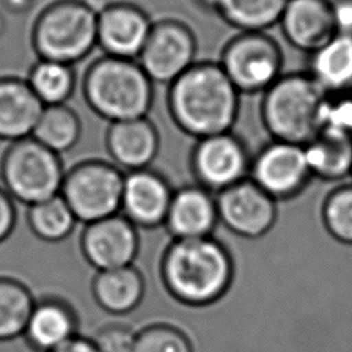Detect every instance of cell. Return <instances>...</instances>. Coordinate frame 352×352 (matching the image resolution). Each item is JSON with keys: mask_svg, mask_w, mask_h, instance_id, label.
Here are the masks:
<instances>
[{"mask_svg": "<svg viewBox=\"0 0 352 352\" xmlns=\"http://www.w3.org/2000/svg\"><path fill=\"white\" fill-rule=\"evenodd\" d=\"M217 221V202L212 191L198 184L173 192L165 224L176 239L210 236Z\"/></svg>", "mask_w": 352, "mask_h": 352, "instance_id": "17", "label": "cell"}, {"mask_svg": "<svg viewBox=\"0 0 352 352\" xmlns=\"http://www.w3.org/2000/svg\"><path fill=\"white\" fill-rule=\"evenodd\" d=\"M322 219L334 239L352 245V183L336 187L326 197Z\"/></svg>", "mask_w": 352, "mask_h": 352, "instance_id": "29", "label": "cell"}, {"mask_svg": "<svg viewBox=\"0 0 352 352\" xmlns=\"http://www.w3.org/2000/svg\"><path fill=\"white\" fill-rule=\"evenodd\" d=\"M323 126L352 135V85L326 94L322 111Z\"/></svg>", "mask_w": 352, "mask_h": 352, "instance_id": "31", "label": "cell"}, {"mask_svg": "<svg viewBox=\"0 0 352 352\" xmlns=\"http://www.w3.org/2000/svg\"><path fill=\"white\" fill-rule=\"evenodd\" d=\"M98 11L84 0H55L36 16L30 43L38 59L74 65L98 45Z\"/></svg>", "mask_w": 352, "mask_h": 352, "instance_id": "5", "label": "cell"}, {"mask_svg": "<svg viewBox=\"0 0 352 352\" xmlns=\"http://www.w3.org/2000/svg\"><path fill=\"white\" fill-rule=\"evenodd\" d=\"M166 103L177 128L202 139L231 132L239 113V91L220 63L195 62L168 85Z\"/></svg>", "mask_w": 352, "mask_h": 352, "instance_id": "1", "label": "cell"}, {"mask_svg": "<svg viewBox=\"0 0 352 352\" xmlns=\"http://www.w3.org/2000/svg\"><path fill=\"white\" fill-rule=\"evenodd\" d=\"M34 304L36 300L23 283L0 278V341L25 333Z\"/></svg>", "mask_w": 352, "mask_h": 352, "instance_id": "27", "label": "cell"}, {"mask_svg": "<svg viewBox=\"0 0 352 352\" xmlns=\"http://www.w3.org/2000/svg\"><path fill=\"white\" fill-rule=\"evenodd\" d=\"M201 7H204L205 10H212V11H216L219 10L220 4H221V0H195Z\"/></svg>", "mask_w": 352, "mask_h": 352, "instance_id": "37", "label": "cell"}, {"mask_svg": "<svg viewBox=\"0 0 352 352\" xmlns=\"http://www.w3.org/2000/svg\"><path fill=\"white\" fill-rule=\"evenodd\" d=\"M77 320L72 308L58 298H44L34 304L25 329V338L38 352H51L73 338Z\"/></svg>", "mask_w": 352, "mask_h": 352, "instance_id": "20", "label": "cell"}, {"mask_svg": "<svg viewBox=\"0 0 352 352\" xmlns=\"http://www.w3.org/2000/svg\"><path fill=\"white\" fill-rule=\"evenodd\" d=\"M98 304L110 314H126L138 307L143 297L144 283L133 265L99 271L94 285Z\"/></svg>", "mask_w": 352, "mask_h": 352, "instance_id": "23", "label": "cell"}, {"mask_svg": "<svg viewBox=\"0 0 352 352\" xmlns=\"http://www.w3.org/2000/svg\"><path fill=\"white\" fill-rule=\"evenodd\" d=\"M279 26L294 48L315 52L336 34L330 0H289Z\"/></svg>", "mask_w": 352, "mask_h": 352, "instance_id": "16", "label": "cell"}, {"mask_svg": "<svg viewBox=\"0 0 352 352\" xmlns=\"http://www.w3.org/2000/svg\"><path fill=\"white\" fill-rule=\"evenodd\" d=\"M289 0H221L217 14L241 32H264L279 23Z\"/></svg>", "mask_w": 352, "mask_h": 352, "instance_id": "26", "label": "cell"}, {"mask_svg": "<svg viewBox=\"0 0 352 352\" xmlns=\"http://www.w3.org/2000/svg\"><path fill=\"white\" fill-rule=\"evenodd\" d=\"M250 165L246 144L232 132L198 139L191 154L198 184L213 194L248 179Z\"/></svg>", "mask_w": 352, "mask_h": 352, "instance_id": "10", "label": "cell"}, {"mask_svg": "<svg viewBox=\"0 0 352 352\" xmlns=\"http://www.w3.org/2000/svg\"><path fill=\"white\" fill-rule=\"evenodd\" d=\"M172 197L169 183L157 172L132 170L124 177L121 210L136 227H155L165 223Z\"/></svg>", "mask_w": 352, "mask_h": 352, "instance_id": "15", "label": "cell"}, {"mask_svg": "<svg viewBox=\"0 0 352 352\" xmlns=\"http://www.w3.org/2000/svg\"><path fill=\"white\" fill-rule=\"evenodd\" d=\"M124 177L113 164L84 161L65 173L60 195L76 219L89 224L121 210Z\"/></svg>", "mask_w": 352, "mask_h": 352, "instance_id": "7", "label": "cell"}, {"mask_svg": "<svg viewBox=\"0 0 352 352\" xmlns=\"http://www.w3.org/2000/svg\"><path fill=\"white\" fill-rule=\"evenodd\" d=\"M263 94L261 121L274 140L305 146L322 129L326 92L308 72L282 74Z\"/></svg>", "mask_w": 352, "mask_h": 352, "instance_id": "4", "label": "cell"}, {"mask_svg": "<svg viewBox=\"0 0 352 352\" xmlns=\"http://www.w3.org/2000/svg\"><path fill=\"white\" fill-rule=\"evenodd\" d=\"M51 352H99L95 342L92 340H88L85 337L74 336L56 349Z\"/></svg>", "mask_w": 352, "mask_h": 352, "instance_id": "35", "label": "cell"}, {"mask_svg": "<svg viewBox=\"0 0 352 352\" xmlns=\"http://www.w3.org/2000/svg\"><path fill=\"white\" fill-rule=\"evenodd\" d=\"M15 223V205L12 202V197L4 188L0 177V242H3L12 232Z\"/></svg>", "mask_w": 352, "mask_h": 352, "instance_id": "33", "label": "cell"}, {"mask_svg": "<svg viewBox=\"0 0 352 352\" xmlns=\"http://www.w3.org/2000/svg\"><path fill=\"white\" fill-rule=\"evenodd\" d=\"M87 104L110 124L147 117L153 106V81L136 59L103 55L82 78Z\"/></svg>", "mask_w": 352, "mask_h": 352, "instance_id": "3", "label": "cell"}, {"mask_svg": "<svg viewBox=\"0 0 352 352\" xmlns=\"http://www.w3.org/2000/svg\"><path fill=\"white\" fill-rule=\"evenodd\" d=\"M216 202L219 220L239 236H261L276 219V199L250 177L216 194Z\"/></svg>", "mask_w": 352, "mask_h": 352, "instance_id": "11", "label": "cell"}, {"mask_svg": "<svg viewBox=\"0 0 352 352\" xmlns=\"http://www.w3.org/2000/svg\"><path fill=\"white\" fill-rule=\"evenodd\" d=\"M162 278L175 298L188 305H206L228 289L232 261L212 236L175 239L162 260Z\"/></svg>", "mask_w": 352, "mask_h": 352, "instance_id": "2", "label": "cell"}, {"mask_svg": "<svg viewBox=\"0 0 352 352\" xmlns=\"http://www.w3.org/2000/svg\"><path fill=\"white\" fill-rule=\"evenodd\" d=\"M195 55L197 38L191 28L168 18L153 23L138 62L153 82L169 85L197 62Z\"/></svg>", "mask_w": 352, "mask_h": 352, "instance_id": "9", "label": "cell"}, {"mask_svg": "<svg viewBox=\"0 0 352 352\" xmlns=\"http://www.w3.org/2000/svg\"><path fill=\"white\" fill-rule=\"evenodd\" d=\"M336 33L352 34V0H330Z\"/></svg>", "mask_w": 352, "mask_h": 352, "instance_id": "34", "label": "cell"}, {"mask_svg": "<svg viewBox=\"0 0 352 352\" xmlns=\"http://www.w3.org/2000/svg\"><path fill=\"white\" fill-rule=\"evenodd\" d=\"M28 221L32 231L43 241L56 242L66 238L76 226V216L65 198H52L29 206Z\"/></svg>", "mask_w": 352, "mask_h": 352, "instance_id": "28", "label": "cell"}, {"mask_svg": "<svg viewBox=\"0 0 352 352\" xmlns=\"http://www.w3.org/2000/svg\"><path fill=\"white\" fill-rule=\"evenodd\" d=\"M29 87L44 106L65 104L76 88L73 65L38 59L29 70Z\"/></svg>", "mask_w": 352, "mask_h": 352, "instance_id": "25", "label": "cell"}, {"mask_svg": "<svg viewBox=\"0 0 352 352\" xmlns=\"http://www.w3.org/2000/svg\"><path fill=\"white\" fill-rule=\"evenodd\" d=\"M309 55L308 73L326 94L352 85V34L336 33Z\"/></svg>", "mask_w": 352, "mask_h": 352, "instance_id": "22", "label": "cell"}, {"mask_svg": "<svg viewBox=\"0 0 352 352\" xmlns=\"http://www.w3.org/2000/svg\"><path fill=\"white\" fill-rule=\"evenodd\" d=\"M0 177L12 198L34 205L60 194L65 172L59 154L29 136L7 147Z\"/></svg>", "mask_w": 352, "mask_h": 352, "instance_id": "6", "label": "cell"}, {"mask_svg": "<svg viewBox=\"0 0 352 352\" xmlns=\"http://www.w3.org/2000/svg\"><path fill=\"white\" fill-rule=\"evenodd\" d=\"M81 248L98 271L132 265L139 248L136 226L122 213L89 223L82 232Z\"/></svg>", "mask_w": 352, "mask_h": 352, "instance_id": "14", "label": "cell"}, {"mask_svg": "<svg viewBox=\"0 0 352 352\" xmlns=\"http://www.w3.org/2000/svg\"><path fill=\"white\" fill-rule=\"evenodd\" d=\"M43 110L26 80L0 77V140L12 143L32 136Z\"/></svg>", "mask_w": 352, "mask_h": 352, "instance_id": "19", "label": "cell"}, {"mask_svg": "<svg viewBox=\"0 0 352 352\" xmlns=\"http://www.w3.org/2000/svg\"><path fill=\"white\" fill-rule=\"evenodd\" d=\"M106 147L117 164L128 172L146 169L160 148V135L147 118L111 122L106 132Z\"/></svg>", "mask_w": 352, "mask_h": 352, "instance_id": "18", "label": "cell"}, {"mask_svg": "<svg viewBox=\"0 0 352 352\" xmlns=\"http://www.w3.org/2000/svg\"><path fill=\"white\" fill-rule=\"evenodd\" d=\"M153 22L136 4L116 1L98 11L96 41L104 55L138 59Z\"/></svg>", "mask_w": 352, "mask_h": 352, "instance_id": "13", "label": "cell"}, {"mask_svg": "<svg viewBox=\"0 0 352 352\" xmlns=\"http://www.w3.org/2000/svg\"><path fill=\"white\" fill-rule=\"evenodd\" d=\"M304 146L274 140L252 160L249 177L275 199L297 194L309 180Z\"/></svg>", "mask_w": 352, "mask_h": 352, "instance_id": "12", "label": "cell"}, {"mask_svg": "<svg viewBox=\"0 0 352 352\" xmlns=\"http://www.w3.org/2000/svg\"><path fill=\"white\" fill-rule=\"evenodd\" d=\"M99 352H135L136 333L121 324L103 327L92 340Z\"/></svg>", "mask_w": 352, "mask_h": 352, "instance_id": "32", "label": "cell"}, {"mask_svg": "<svg viewBox=\"0 0 352 352\" xmlns=\"http://www.w3.org/2000/svg\"><path fill=\"white\" fill-rule=\"evenodd\" d=\"M81 136V121L77 113L65 104L44 106L32 138L56 154L76 146Z\"/></svg>", "mask_w": 352, "mask_h": 352, "instance_id": "24", "label": "cell"}, {"mask_svg": "<svg viewBox=\"0 0 352 352\" xmlns=\"http://www.w3.org/2000/svg\"><path fill=\"white\" fill-rule=\"evenodd\" d=\"M1 26H3V25H1V19H0V33H1Z\"/></svg>", "mask_w": 352, "mask_h": 352, "instance_id": "38", "label": "cell"}, {"mask_svg": "<svg viewBox=\"0 0 352 352\" xmlns=\"http://www.w3.org/2000/svg\"><path fill=\"white\" fill-rule=\"evenodd\" d=\"M135 352H192V345L179 329L151 324L136 333Z\"/></svg>", "mask_w": 352, "mask_h": 352, "instance_id": "30", "label": "cell"}, {"mask_svg": "<svg viewBox=\"0 0 352 352\" xmlns=\"http://www.w3.org/2000/svg\"><path fill=\"white\" fill-rule=\"evenodd\" d=\"M219 63L239 94H257L282 76L283 54L264 32H241L227 41Z\"/></svg>", "mask_w": 352, "mask_h": 352, "instance_id": "8", "label": "cell"}, {"mask_svg": "<svg viewBox=\"0 0 352 352\" xmlns=\"http://www.w3.org/2000/svg\"><path fill=\"white\" fill-rule=\"evenodd\" d=\"M6 3L12 11H22L30 6L32 0H6Z\"/></svg>", "mask_w": 352, "mask_h": 352, "instance_id": "36", "label": "cell"}, {"mask_svg": "<svg viewBox=\"0 0 352 352\" xmlns=\"http://www.w3.org/2000/svg\"><path fill=\"white\" fill-rule=\"evenodd\" d=\"M314 177L337 182L352 173V135L323 126L304 146Z\"/></svg>", "mask_w": 352, "mask_h": 352, "instance_id": "21", "label": "cell"}]
</instances>
